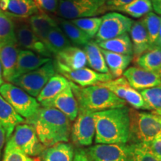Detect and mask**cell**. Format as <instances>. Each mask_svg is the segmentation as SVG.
Segmentation results:
<instances>
[{
    "instance_id": "cell-1",
    "label": "cell",
    "mask_w": 161,
    "mask_h": 161,
    "mask_svg": "<svg viewBox=\"0 0 161 161\" xmlns=\"http://www.w3.org/2000/svg\"><path fill=\"white\" fill-rule=\"evenodd\" d=\"M25 123L34 127L41 143L46 148L58 142H68L71 135V121L55 108H40Z\"/></svg>"
},
{
    "instance_id": "cell-2",
    "label": "cell",
    "mask_w": 161,
    "mask_h": 161,
    "mask_svg": "<svg viewBox=\"0 0 161 161\" xmlns=\"http://www.w3.org/2000/svg\"><path fill=\"white\" fill-rule=\"evenodd\" d=\"M96 144H126L130 136L129 108H122L95 112Z\"/></svg>"
},
{
    "instance_id": "cell-3",
    "label": "cell",
    "mask_w": 161,
    "mask_h": 161,
    "mask_svg": "<svg viewBox=\"0 0 161 161\" xmlns=\"http://www.w3.org/2000/svg\"><path fill=\"white\" fill-rule=\"evenodd\" d=\"M69 82L80 109L95 113L126 106L124 100L104 86L93 85L82 87Z\"/></svg>"
},
{
    "instance_id": "cell-4",
    "label": "cell",
    "mask_w": 161,
    "mask_h": 161,
    "mask_svg": "<svg viewBox=\"0 0 161 161\" xmlns=\"http://www.w3.org/2000/svg\"><path fill=\"white\" fill-rule=\"evenodd\" d=\"M130 136L132 143L148 145L161 136V115L156 113L139 112L129 108Z\"/></svg>"
},
{
    "instance_id": "cell-5",
    "label": "cell",
    "mask_w": 161,
    "mask_h": 161,
    "mask_svg": "<svg viewBox=\"0 0 161 161\" xmlns=\"http://www.w3.org/2000/svg\"><path fill=\"white\" fill-rule=\"evenodd\" d=\"M106 0H59L57 14L62 19L94 17L108 11Z\"/></svg>"
},
{
    "instance_id": "cell-6",
    "label": "cell",
    "mask_w": 161,
    "mask_h": 161,
    "mask_svg": "<svg viewBox=\"0 0 161 161\" xmlns=\"http://www.w3.org/2000/svg\"><path fill=\"white\" fill-rule=\"evenodd\" d=\"M5 148H16L28 156H40L46 147L41 143L34 127L27 123L17 125L8 139Z\"/></svg>"
},
{
    "instance_id": "cell-7",
    "label": "cell",
    "mask_w": 161,
    "mask_h": 161,
    "mask_svg": "<svg viewBox=\"0 0 161 161\" xmlns=\"http://www.w3.org/2000/svg\"><path fill=\"white\" fill-rule=\"evenodd\" d=\"M0 95L25 119L33 116L41 107L37 98L9 82H5L0 86Z\"/></svg>"
},
{
    "instance_id": "cell-8",
    "label": "cell",
    "mask_w": 161,
    "mask_h": 161,
    "mask_svg": "<svg viewBox=\"0 0 161 161\" xmlns=\"http://www.w3.org/2000/svg\"><path fill=\"white\" fill-rule=\"evenodd\" d=\"M56 71L55 62L52 59L38 69L14 78L11 83L37 98L50 78L55 75Z\"/></svg>"
},
{
    "instance_id": "cell-9",
    "label": "cell",
    "mask_w": 161,
    "mask_h": 161,
    "mask_svg": "<svg viewBox=\"0 0 161 161\" xmlns=\"http://www.w3.org/2000/svg\"><path fill=\"white\" fill-rule=\"evenodd\" d=\"M134 21L117 12H110L102 17V23L96 35V41H104L130 31Z\"/></svg>"
},
{
    "instance_id": "cell-10",
    "label": "cell",
    "mask_w": 161,
    "mask_h": 161,
    "mask_svg": "<svg viewBox=\"0 0 161 161\" xmlns=\"http://www.w3.org/2000/svg\"><path fill=\"white\" fill-rule=\"evenodd\" d=\"M93 112L78 110V114L71 128V140L78 146H90L96 135Z\"/></svg>"
},
{
    "instance_id": "cell-11",
    "label": "cell",
    "mask_w": 161,
    "mask_h": 161,
    "mask_svg": "<svg viewBox=\"0 0 161 161\" xmlns=\"http://www.w3.org/2000/svg\"><path fill=\"white\" fill-rule=\"evenodd\" d=\"M56 69L60 75L65 77L66 79L77 85L85 87V86L98 85L103 82L113 80V75L109 73H100L95 70L89 68H81L78 69H72L66 67L63 64L55 61Z\"/></svg>"
},
{
    "instance_id": "cell-12",
    "label": "cell",
    "mask_w": 161,
    "mask_h": 161,
    "mask_svg": "<svg viewBox=\"0 0 161 161\" xmlns=\"http://www.w3.org/2000/svg\"><path fill=\"white\" fill-rule=\"evenodd\" d=\"M21 19H19L18 21L14 20L15 37L18 46L23 48V49L35 52L43 57L51 58L53 55L43 42L35 35L28 22Z\"/></svg>"
},
{
    "instance_id": "cell-13",
    "label": "cell",
    "mask_w": 161,
    "mask_h": 161,
    "mask_svg": "<svg viewBox=\"0 0 161 161\" xmlns=\"http://www.w3.org/2000/svg\"><path fill=\"white\" fill-rule=\"evenodd\" d=\"M129 146L127 144H96L86 148L92 161H128Z\"/></svg>"
},
{
    "instance_id": "cell-14",
    "label": "cell",
    "mask_w": 161,
    "mask_h": 161,
    "mask_svg": "<svg viewBox=\"0 0 161 161\" xmlns=\"http://www.w3.org/2000/svg\"><path fill=\"white\" fill-rule=\"evenodd\" d=\"M130 86L135 90H143L161 84L160 74L139 66L129 67L123 73Z\"/></svg>"
},
{
    "instance_id": "cell-15",
    "label": "cell",
    "mask_w": 161,
    "mask_h": 161,
    "mask_svg": "<svg viewBox=\"0 0 161 161\" xmlns=\"http://www.w3.org/2000/svg\"><path fill=\"white\" fill-rule=\"evenodd\" d=\"M40 106L43 108H55L63 113L70 121L75 120L79 110L77 100L70 85L53 99L41 103Z\"/></svg>"
},
{
    "instance_id": "cell-16",
    "label": "cell",
    "mask_w": 161,
    "mask_h": 161,
    "mask_svg": "<svg viewBox=\"0 0 161 161\" xmlns=\"http://www.w3.org/2000/svg\"><path fill=\"white\" fill-rule=\"evenodd\" d=\"M0 10L16 19H28L40 11L34 0H0Z\"/></svg>"
},
{
    "instance_id": "cell-17",
    "label": "cell",
    "mask_w": 161,
    "mask_h": 161,
    "mask_svg": "<svg viewBox=\"0 0 161 161\" xmlns=\"http://www.w3.org/2000/svg\"><path fill=\"white\" fill-rule=\"evenodd\" d=\"M19 52L17 42L0 44V62L5 81L11 82L13 80Z\"/></svg>"
},
{
    "instance_id": "cell-18",
    "label": "cell",
    "mask_w": 161,
    "mask_h": 161,
    "mask_svg": "<svg viewBox=\"0 0 161 161\" xmlns=\"http://www.w3.org/2000/svg\"><path fill=\"white\" fill-rule=\"evenodd\" d=\"M51 60V58L43 57L30 50L19 49L13 80L20 75L38 69Z\"/></svg>"
},
{
    "instance_id": "cell-19",
    "label": "cell",
    "mask_w": 161,
    "mask_h": 161,
    "mask_svg": "<svg viewBox=\"0 0 161 161\" xmlns=\"http://www.w3.org/2000/svg\"><path fill=\"white\" fill-rule=\"evenodd\" d=\"M129 32L133 46V61L135 63L142 54L152 46L150 44L146 27L142 20L134 22Z\"/></svg>"
},
{
    "instance_id": "cell-20",
    "label": "cell",
    "mask_w": 161,
    "mask_h": 161,
    "mask_svg": "<svg viewBox=\"0 0 161 161\" xmlns=\"http://www.w3.org/2000/svg\"><path fill=\"white\" fill-rule=\"evenodd\" d=\"M25 122V119L19 115L13 107L0 95V124L5 130L7 140L16 127Z\"/></svg>"
},
{
    "instance_id": "cell-21",
    "label": "cell",
    "mask_w": 161,
    "mask_h": 161,
    "mask_svg": "<svg viewBox=\"0 0 161 161\" xmlns=\"http://www.w3.org/2000/svg\"><path fill=\"white\" fill-rule=\"evenodd\" d=\"M56 62L61 64L72 69H78L85 67L87 60L85 52L77 46H71L66 48L55 55Z\"/></svg>"
},
{
    "instance_id": "cell-22",
    "label": "cell",
    "mask_w": 161,
    "mask_h": 161,
    "mask_svg": "<svg viewBox=\"0 0 161 161\" xmlns=\"http://www.w3.org/2000/svg\"><path fill=\"white\" fill-rule=\"evenodd\" d=\"M28 23L35 35L43 43L49 32L58 25L57 20L44 11H40L28 18Z\"/></svg>"
},
{
    "instance_id": "cell-23",
    "label": "cell",
    "mask_w": 161,
    "mask_h": 161,
    "mask_svg": "<svg viewBox=\"0 0 161 161\" xmlns=\"http://www.w3.org/2000/svg\"><path fill=\"white\" fill-rule=\"evenodd\" d=\"M75 150L69 142H58L47 147L40 154L41 161H73Z\"/></svg>"
},
{
    "instance_id": "cell-24",
    "label": "cell",
    "mask_w": 161,
    "mask_h": 161,
    "mask_svg": "<svg viewBox=\"0 0 161 161\" xmlns=\"http://www.w3.org/2000/svg\"><path fill=\"white\" fill-rule=\"evenodd\" d=\"M69 85V80L66 79L64 76L55 74L50 78L43 89L40 92L39 96L37 97V102L41 104L53 99Z\"/></svg>"
},
{
    "instance_id": "cell-25",
    "label": "cell",
    "mask_w": 161,
    "mask_h": 161,
    "mask_svg": "<svg viewBox=\"0 0 161 161\" xmlns=\"http://www.w3.org/2000/svg\"><path fill=\"white\" fill-rule=\"evenodd\" d=\"M106 64L110 74L114 78H119L124 73L125 69L128 67L133 60L132 55H122L102 49Z\"/></svg>"
},
{
    "instance_id": "cell-26",
    "label": "cell",
    "mask_w": 161,
    "mask_h": 161,
    "mask_svg": "<svg viewBox=\"0 0 161 161\" xmlns=\"http://www.w3.org/2000/svg\"><path fill=\"white\" fill-rule=\"evenodd\" d=\"M84 52L87 60V64L95 71L100 73H109V69L107 66L102 49L96 41L90 40L84 46Z\"/></svg>"
},
{
    "instance_id": "cell-27",
    "label": "cell",
    "mask_w": 161,
    "mask_h": 161,
    "mask_svg": "<svg viewBox=\"0 0 161 161\" xmlns=\"http://www.w3.org/2000/svg\"><path fill=\"white\" fill-rule=\"evenodd\" d=\"M101 49L122 55L133 56L131 40L128 34L104 41H96Z\"/></svg>"
},
{
    "instance_id": "cell-28",
    "label": "cell",
    "mask_w": 161,
    "mask_h": 161,
    "mask_svg": "<svg viewBox=\"0 0 161 161\" xmlns=\"http://www.w3.org/2000/svg\"><path fill=\"white\" fill-rule=\"evenodd\" d=\"M134 64L139 67L160 74L161 71V46H152L142 54Z\"/></svg>"
},
{
    "instance_id": "cell-29",
    "label": "cell",
    "mask_w": 161,
    "mask_h": 161,
    "mask_svg": "<svg viewBox=\"0 0 161 161\" xmlns=\"http://www.w3.org/2000/svg\"><path fill=\"white\" fill-rule=\"evenodd\" d=\"M44 44L52 55H54L55 56L58 52L72 46L71 42L66 37L59 25L54 27L49 32Z\"/></svg>"
},
{
    "instance_id": "cell-30",
    "label": "cell",
    "mask_w": 161,
    "mask_h": 161,
    "mask_svg": "<svg viewBox=\"0 0 161 161\" xmlns=\"http://www.w3.org/2000/svg\"><path fill=\"white\" fill-rule=\"evenodd\" d=\"M60 29L65 34L71 43L75 46H84L92 40L89 36L81 31L79 28L71 23L70 20L60 19L58 20Z\"/></svg>"
},
{
    "instance_id": "cell-31",
    "label": "cell",
    "mask_w": 161,
    "mask_h": 161,
    "mask_svg": "<svg viewBox=\"0 0 161 161\" xmlns=\"http://www.w3.org/2000/svg\"><path fill=\"white\" fill-rule=\"evenodd\" d=\"M153 10L151 0H133L130 3L118 8L115 11L125 14L134 18L144 17Z\"/></svg>"
},
{
    "instance_id": "cell-32",
    "label": "cell",
    "mask_w": 161,
    "mask_h": 161,
    "mask_svg": "<svg viewBox=\"0 0 161 161\" xmlns=\"http://www.w3.org/2000/svg\"><path fill=\"white\" fill-rule=\"evenodd\" d=\"M14 29L15 24L13 17L0 10V44L17 42Z\"/></svg>"
},
{
    "instance_id": "cell-33",
    "label": "cell",
    "mask_w": 161,
    "mask_h": 161,
    "mask_svg": "<svg viewBox=\"0 0 161 161\" xmlns=\"http://www.w3.org/2000/svg\"><path fill=\"white\" fill-rule=\"evenodd\" d=\"M128 146V161H161L153 154L147 144L131 143Z\"/></svg>"
},
{
    "instance_id": "cell-34",
    "label": "cell",
    "mask_w": 161,
    "mask_h": 161,
    "mask_svg": "<svg viewBox=\"0 0 161 161\" xmlns=\"http://www.w3.org/2000/svg\"><path fill=\"white\" fill-rule=\"evenodd\" d=\"M140 93L150 110L161 114V84L148 89L140 90Z\"/></svg>"
},
{
    "instance_id": "cell-35",
    "label": "cell",
    "mask_w": 161,
    "mask_h": 161,
    "mask_svg": "<svg viewBox=\"0 0 161 161\" xmlns=\"http://www.w3.org/2000/svg\"><path fill=\"white\" fill-rule=\"evenodd\" d=\"M141 20L146 27L150 44L152 46H154L158 37L159 30L161 25V17L153 12H150L148 14L144 16Z\"/></svg>"
},
{
    "instance_id": "cell-36",
    "label": "cell",
    "mask_w": 161,
    "mask_h": 161,
    "mask_svg": "<svg viewBox=\"0 0 161 161\" xmlns=\"http://www.w3.org/2000/svg\"><path fill=\"white\" fill-rule=\"evenodd\" d=\"M70 21L92 39L96 37V34L98 33L101 23H102V17L79 18V19L70 20Z\"/></svg>"
},
{
    "instance_id": "cell-37",
    "label": "cell",
    "mask_w": 161,
    "mask_h": 161,
    "mask_svg": "<svg viewBox=\"0 0 161 161\" xmlns=\"http://www.w3.org/2000/svg\"><path fill=\"white\" fill-rule=\"evenodd\" d=\"M123 100L128 103L135 110H150L140 92L129 86L123 96Z\"/></svg>"
},
{
    "instance_id": "cell-38",
    "label": "cell",
    "mask_w": 161,
    "mask_h": 161,
    "mask_svg": "<svg viewBox=\"0 0 161 161\" xmlns=\"http://www.w3.org/2000/svg\"><path fill=\"white\" fill-rule=\"evenodd\" d=\"M98 85L106 87L107 89L114 92L116 96L123 100L125 92L127 88L130 86V84L126 80V78L123 76V77L117 78L116 79L109 80V81L100 83Z\"/></svg>"
},
{
    "instance_id": "cell-39",
    "label": "cell",
    "mask_w": 161,
    "mask_h": 161,
    "mask_svg": "<svg viewBox=\"0 0 161 161\" xmlns=\"http://www.w3.org/2000/svg\"><path fill=\"white\" fill-rule=\"evenodd\" d=\"M2 161H37L16 148H5Z\"/></svg>"
},
{
    "instance_id": "cell-40",
    "label": "cell",
    "mask_w": 161,
    "mask_h": 161,
    "mask_svg": "<svg viewBox=\"0 0 161 161\" xmlns=\"http://www.w3.org/2000/svg\"><path fill=\"white\" fill-rule=\"evenodd\" d=\"M40 9L49 13H57L59 0H34Z\"/></svg>"
},
{
    "instance_id": "cell-41",
    "label": "cell",
    "mask_w": 161,
    "mask_h": 161,
    "mask_svg": "<svg viewBox=\"0 0 161 161\" xmlns=\"http://www.w3.org/2000/svg\"><path fill=\"white\" fill-rule=\"evenodd\" d=\"M148 146L153 154L161 160V136L152 140L148 144Z\"/></svg>"
},
{
    "instance_id": "cell-42",
    "label": "cell",
    "mask_w": 161,
    "mask_h": 161,
    "mask_svg": "<svg viewBox=\"0 0 161 161\" xmlns=\"http://www.w3.org/2000/svg\"><path fill=\"white\" fill-rule=\"evenodd\" d=\"M132 1L133 0H106V5L108 10H116Z\"/></svg>"
},
{
    "instance_id": "cell-43",
    "label": "cell",
    "mask_w": 161,
    "mask_h": 161,
    "mask_svg": "<svg viewBox=\"0 0 161 161\" xmlns=\"http://www.w3.org/2000/svg\"><path fill=\"white\" fill-rule=\"evenodd\" d=\"M73 161H92L90 158L86 149L83 148H76L75 150V155H74Z\"/></svg>"
},
{
    "instance_id": "cell-44",
    "label": "cell",
    "mask_w": 161,
    "mask_h": 161,
    "mask_svg": "<svg viewBox=\"0 0 161 161\" xmlns=\"http://www.w3.org/2000/svg\"><path fill=\"white\" fill-rule=\"evenodd\" d=\"M7 137H6V133L4 128L0 124V161H1V155H2V151H3L4 146H5Z\"/></svg>"
},
{
    "instance_id": "cell-45",
    "label": "cell",
    "mask_w": 161,
    "mask_h": 161,
    "mask_svg": "<svg viewBox=\"0 0 161 161\" xmlns=\"http://www.w3.org/2000/svg\"><path fill=\"white\" fill-rule=\"evenodd\" d=\"M152 8L157 14L161 15V0H151Z\"/></svg>"
},
{
    "instance_id": "cell-46",
    "label": "cell",
    "mask_w": 161,
    "mask_h": 161,
    "mask_svg": "<svg viewBox=\"0 0 161 161\" xmlns=\"http://www.w3.org/2000/svg\"><path fill=\"white\" fill-rule=\"evenodd\" d=\"M154 46H161V25H160V30H159L158 39H157V40H156Z\"/></svg>"
},
{
    "instance_id": "cell-47",
    "label": "cell",
    "mask_w": 161,
    "mask_h": 161,
    "mask_svg": "<svg viewBox=\"0 0 161 161\" xmlns=\"http://www.w3.org/2000/svg\"><path fill=\"white\" fill-rule=\"evenodd\" d=\"M4 84V78H3V69H2L1 62H0V86H1Z\"/></svg>"
},
{
    "instance_id": "cell-48",
    "label": "cell",
    "mask_w": 161,
    "mask_h": 161,
    "mask_svg": "<svg viewBox=\"0 0 161 161\" xmlns=\"http://www.w3.org/2000/svg\"><path fill=\"white\" fill-rule=\"evenodd\" d=\"M160 77H161V71H160Z\"/></svg>"
},
{
    "instance_id": "cell-49",
    "label": "cell",
    "mask_w": 161,
    "mask_h": 161,
    "mask_svg": "<svg viewBox=\"0 0 161 161\" xmlns=\"http://www.w3.org/2000/svg\"><path fill=\"white\" fill-rule=\"evenodd\" d=\"M156 114H157V113H156ZM160 115H161V114H160Z\"/></svg>"
}]
</instances>
